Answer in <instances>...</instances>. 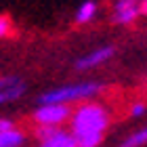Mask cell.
<instances>
[{
	"mask_svg": "<svg viewBox=\"0 0 147 147\" xmlns=\"http://www.w3.org/2000/svg\"><path fill=\"white\" fill-rule=\"evenodd\" d=\"M69 116H71V135H80V132H103L109 124L107 109L99 103H82Z\"/></svg>",
	"mask_w": 147,
	"mask_h": 147,
	"instance_id": "1",
	"label": "cell"
},
{
	"mask_svg": "<svg viewBox=\"0 0 147 147\" xmlns=\"http://www.w3.org/2000/svg\"><path fill=\"white\" fill-rule=\"evenodd\" d=\"M101 90H103V82H95V80H90V82H78V84H67V86L53 88L49 92H44L38 101H40V105H42V103H61V105H67L71 101H80V99H92V97H97Z\"/></svg>",
	"mask_w": 147,
	"mask_h": 147,
	"instance_id": "2",
	"label": "cell"
},
{
	"mask_svg": "<svg viewBox=\"0 0 147 147\" xmlns=\"http://www.w3.org/2000/svg\"><path fill=\"white\" fill-rule=\"evenodd\" d=\"M69 107L61 103H42L34 111V120L40 126H59L69 118Z\"/></svg>",
	"mask_w": 147,
	"mask_h": 147,
	"instance_id": "3",
	"label": "cell"
},
{
	"mask_svg": "<svg viewBox=\"0 0 147 147\" xmlns=\"http://www.w3.org/2000/svg\"><path fill=\"white\" fill-rule=\"evenodd\" d=\"M139 17V0H116L111 21L118 25H130Z\"/></svg>",
	"mask_w": 147,
	"mask_h": 147,
	"instance_id": "4",
	"label": "cell"
},
{
	"mask_svg": "<svg viewBox=\"0 0 147 147\" xmlns=\"http://www.w3.org/2000/svg\"><path fill=\"white\" fill-rule=\"evenodd\" d=\"M23 95H25V82L21 78H17V76L0 78V105L11 103Z\"/></svg>",
	"mask_w": 147,
	"mask_h": 147,
	"instance_id": "5",
	"label": "cell"
},
{
	"mask_svg": "<svg viewBox=\"0 0 147 147\" xmlns=\"http://www.w3.org/2000/svg\"><path fill=\"white\" fill-rule=\"evenodd\" d=\"M111 57H113V46H99V49H95L92 53L84 55L82 59H78L76 67L78 69H90V67H97V65L105 63Z\"/></svg>",
	"mask_w": 147,
	"mask_h": 147,
	"instance_id": "6",
	"label": "cell"
},
{
	"mask_svg": "<svg viewBox=\"0 0 147 147\" xmlns=\"http://www.w3.org/2000/svg\"><path fill=\"white\" fill-rule=\"evenodd\" d=\"M40 147H76L74 135L63 128H55L51 137H46L44 141H40Z\"/></svg>",
	"mask_w": 147,
	"mask_h": 147,
	"instance_id": "7",
	"label": "cell"
},
{
	"mask_svg": "<svg viewBox=\"0 0 147 147\" xmlns=\"http://www.w3.org/2000/svg\"><path fill=\"white\" fill-rule=\"evenodd\" d=\"M97 15V2L95 0H86V2H82L78 6V11H76V23H88L92 21Z\"/></svg>",
	"mask_w": 147,
	"mask_h": 147,
	"instance_id": "8",
	"label": "cell"
},
{
	"mask_svg": "<svg viewBox=\"0 0 147 147\" xmlns=\"http://www.w3.org/2000/svg\"><path fill=\"white\" fill-rule=\"evenodd\" d=\"M23 143H25V135L17 128L0 132V147H21Z\"/></svg>",
	"mask_w": 147,
	"mask_h": 147,
	"instance_id": "9",
	"label": "cell"
},
{
	"mask_svg": "<svg viewBox=\"0 0 147 147\" xmlns=\"http://www.w3.org/2000/svg\"><path fill=\"white\" fill-rule=\"evenodd\" d=\"M76 147H99L103 141V132H80L74 135Z\"/></svg>",
	"mask_w": 147,
	"mask_h": 147,
	"instance_id": "10",
	"label": "cell"
},
{
	"mask_svg": "<svg viewBox=\"0 0 147 147\" xmlns=\"http://www.w3.org/2000/svg\"><path fill=\"white\" fill-rule=\"evenodd\" d=\"M145 145H147V126H143V128H139L137 132L128 135L118 147H145Z\"/></svg>",
	"mask_w": 147,
	"mask_h": 147,
	"instance_id": "11",
	"label": "cell"
},
{
	"mask_svg": "<svg viewBox=\"0 0 147 147\" xmlns=\"http://www.w3.org/2000/svg\"><path fill=\"white\" fill-rule=\"evenodd\" d=\"M55 128H59V126H38L34 135H36V139H38V141H44L46 137H51L53 132H55Z\"/></svg>",
	"mask_w": 147,
	"mask_h": 147,
	"instance_id": "12",
	"label": "cell"
},
{
	"mask_svg": "<svg viewBox=\"0 0 147 147\" xmlns=\"http://www.w3.org/2000/svg\"><path fill=\"white\" fill-rule=\"evenodd\" d=\"M145 111H147V105H145L143 101H139V103H135V105L130 107V116H132V118H139V116H143Z\"/></svg>",
	"mask_w": 147,
	"mask_h": 147,
	"instance_id": "13",
	"label": "cell"
},
{
	"mask_svg": "<svg viewBox=\"0 0 147 147\" xmlns=\"http://www.w3.org/2000/svg\"><path fill=\"white\" fill-rule=\"evenodd\" d=\"M11 32V21H9V17L6 15H0V38L6 36Z\"/></svg>",
	"mask_w": 147,
	"mask_h": 147,
	"instance_id": "14",
	"label": "cell"
},
{
	"mask_svg": "<svg viewBox=\"0 0 147 147\" xmlns=\"http://www.w3.org/2000/svg\"><path fill=\"white\" fill-rule=\"evenodd\" d=\"M15 128V122H13L11 118H0V132L4 130H13Z\"/></svg>",
	"mask_w": 147,
	"mask_h": 147,
	"instance_id": "15",
	"label": "cell"
},
{
	"mask_svg": "<svg viewBox=\"0 0 147 147\" xmlns=\"http://www.w3.org/2000/svg\"><path fill=\"white\" fill-rule=\"evenodd\" d=\"M139 13L147 15V0H139Z\"/></svg>",
	"mask_w": 147,
	"mask_h": 147,
	"instance_id": "16",
	"label": "cell"
}]
</instances>
